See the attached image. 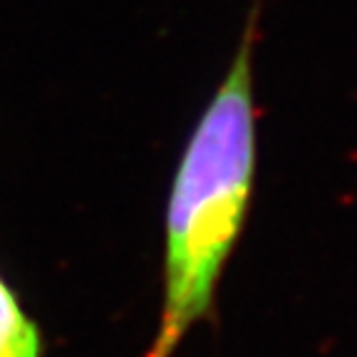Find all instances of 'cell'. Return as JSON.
<instances>
[{"instance_id": "6da1fadb", "label": "cell", "mask_w": 357, "mask_h": 357, "mask_svg": "<svg viewBox=\"0 0 357 357\" xmlns=\"http://www.w3.org/2000/svg\"><path fill=\"white\" fill-rule=\"evenodd\" d=\"M266 0H251L221 84L178 159L164 229V301L146 357H172L213 312L216 290L243 231L258 164L253 52Z\"/></svg>"}, {"instance_id": "7a4b0ae2", "label": "cell", "mask_w": 357, "mask_h": 357, "mask_svg": "<svg viewBox=\"0 0 357 357\" xmlns=\"http://www.w3.org/2000/svg\"><path fill=\"white\" fill-rule=\"evenodd\" d=\"M45 340L38 323L0 271V357H43Z\"/></svg>"}]
</instances>
